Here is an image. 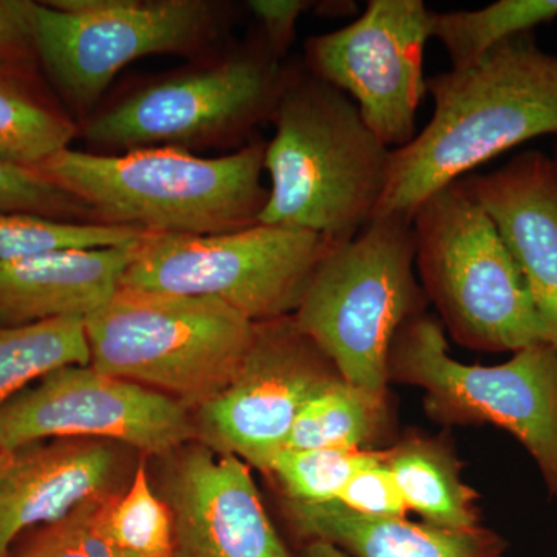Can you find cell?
<instances>
[{"mask_svg": "<svg viewBox=\"0 0 557 557\" xmlns=\"http://www.w3.org/2000/svg\"><path fill=\"white\" fill-rule=\"evenodd\" d=\"M226 7L209 0H112L89 14L36 3V57L73 112L87 116L131 62L197 57L220 38Z\"/></svg>", "mask_w": 557, "mask_h": 557, "instance_id": "obj_10", "label": "cell"}, {"mask_svg": "<svg viewBox=\"0 0 557 557\" xmlns=\"http://www.w3.org/2000/svg\"><path fill=\"white\" fill-rule=\"evenodd\" d=\"M298 557H348L346 553L324 544V542H310V544L300 545Z\"/></svg>", "mask_w": 557, "mask_h": 557, "instance_id": "obj_32", "label": "cell"}, {"mask_svg": "<svg viewBox=\"0 0 557 557\" xmlns=\"http://www.w3.org/2000/svg\"><path fill=\"white\" fill-rule=\"evenodd\" d=\"M265 150L260 139L215 159L174 148L121 153L67 148L36 170L89 208L97 223L207 236L258 225L270 194L262 185Z\"/></svg>", "mask_w": 557, "mask_h": 557, "instance_id": "obj_3", "label": "cell"}, {"mask_svg": "<svg viewBox=\"0 0 557 557\" xmlns=\"http://www.w3.org/2000/svg\"><path fill=\"white\" fill-rule=\"evenodd\" d=\"M149 233L95 222H65L33 214L0 212V260L32 258L65 249L126 248Z\"/></svg>", "mask_w": 557, "mask_h": 557, "instance_id": "obj_25", "label": "cell"}, {"mask_svg": "<svg viewBox=\"0 0 557 557\" xmlns=\"http://www.w3.org/2000/svg\"><path fill=\"white\" fill-rule=\"evenodd\" d=\"M248 10L260 24V38L277 61L287 54L296 36L300 14L311 7L307 0H249Z\"/></svg>", "mask_w": 557, "mask_h": 557, "instance_id": "obj_31", "label": "cell"}, {"mask_svg": "<svg viewBox=\"0 0 557 557\" xmlns=\"http://www.w3.org/2000/svg\"><path fill=\"white\" fill-rule=\"evenodd\" d=\"M336 502L368 518H406L409 511L383 457L357 472Z\"/></svg>", "mask_w": 557, "mask_h": 557, "instance_id": "obj_29", "label": "cell"}, {"mask_svg": "<svg viewBox=\"0 0 557 557\" xmlns=\"http://www.w3.org/2000/svg\"><path fill=\"white\" fill-rule=\"evenodd\" d=\"M518 262L557 350V161L527 150L490 174L463 177Z\"/></svg>", "mask_w": 557, "mask_h": 557, "instance_id": "obj_16", "label": "cell"}, {"mask_svg": "<svg viewBox=\"0 0 557 557\" xmlns=\"http://www.w3.org/2000/svg\"><path fill=\"white\" fill-rule=\"evenodd\" d=\"M90 525L119 557H175L174 519L152 485L148 457L123 493L95 504Z\"/></svg>", "mask_w": 557, "mask_h": 557, "instance_id": "obj_22", "label": "cell"}, {"mask_svg": "<svg viewBox=\"0 0 557 557\" xmlns=\"http://www.w3.org/2000/svg\"><path fill=\"white\" fill-rule=\"evenodd\" d=\"M332 247L309 231L258 225L233 233L152 234L120 287L222 300L252 322L293 317Z\"/></svg>", "mask_w": 557, "mask_h": 557, "instance_id": "obj_9", "label": "cell"}, {"mask_svg": "<svg viewBox=\"0 0 557 557\" xmlns=\"http://www.w3.org/2000/svg\"><path fill=\"white\" fill-rule=\"evenodd\" d=\"M139 245L0 260V327L86 319L120 288Z\"/></svg>", "mask_w": 557, "mask_h": 557, "instance_id": "obj_17", "label": "cell"}, {"mask_svg": "<svg viewBox=\"0 0 557 557\" xmlns=\"http://www.w3.org/2000/svg\"><path fill=\"white\" fill-rule=\"evenodd\" d=\"M50 438L121 443L159 458L196 442L193 410L177 399L91 366L54 370L0 409V450Z\"/></svg>", "mask_w": 557, "mask_h": 557, "instance_id": "obj_12", "label": "cell"}, {"mask_svg": "<svg viewBox=\"0 0 557 557\" xmlns=\"http://www.w3.org/2000/svg\"><path fill=\"white\" fill-rule=\"evenodd\" d=\"M67 110L36 86L27 67L0 61V160L36 168L78 135Z\"/></svg>", "mask_w": 557, "mask_h": 557, "instance_id": "obj_20", "label": "cell"}, {"mask_svg": "<svg viewBox=\"0 0 557 557\" xmlns=\"http://www.w3.org/2000/svg\"><path fill=\"white\" fill-rule=\"evenodd\" d=\"M387 424V394L341 379L304 406L285 449L375 450Z\"/></svg>", "mask_w": 557, "mask_h": 557, "instance_id": "obj_21", "label": "cell"}, {"mask_svg": "<svg viewBox=\"0 0 557 557\" xmlns=\"http://www.w3.org/2000/svg\"><path fill=\"white\" fill-rule=\"evenodd\" d=\"M150 480L174 519L175 557H292L240 458L190 442L156 458Z\"/></svg>", "mask_w": 557, "mask_h": 557, "instance_id": "obj_14", "label": "cell"}, {"mask_svg": "<svg viewBox=\"0 0 557 557\" xmlns=\"http://www.w3.org/2000/svg\"><path fill=\"white\" fill-rule=\"evenodd\" d=\"M0 212L42 215L65 222H95L89 208L58 188L42 172L2 160Z\"/></svg>", "mask_w": 557, "mask_h": 557, "instance_id": "obj_27", "label": "cell"}, {"mask_svg": "<svg viewBox=\"0 0 557 557\" xmlns=\"http://www.w3.org/2000/svg\"><path fill=\"white\" fill-rule=\"evenodd\" d=\"M413 267L412 220L387 215L332 245L314 270L293 318L348 383L387 394L392 343L426 309Z\"/></svg>", "mask_w": 557, "mask_h": 557, "instance_id": "obj_6", "label": "cell"}, {"mask_svg": "<svg viewBox=\"0 0 557 557\" xmlns=\"http://www.w3.org/2000/svg\"><path fill=\"white\" fill-rule=\"evenodd\" d=\"M285 67L260 38L194 67L149 81L84 121L83 137L109 153L236 143L273 119Z\"/></svg>", "mask_w": 557, "mask_h": 557, "instance_id": "obj_7", "label": "cell"}, {"mask_svg": "<svg viewBox=\"0 0 557 557\" xmlns=\"http://www.w3.org/2000/svg\"><path fill=\"white\" fill-rule=\"evenodd\" d=\"M84 318L0 327V409L28 384L67 366H89Z\"/></svg>", "mask_w": 557, "mask_h": 557, "instance_id": "obj_23", "label": "cell"}, {"mask_svg": "<svg viewBox=\"0 0 557 557\" xmlns=\"http://www.w3.org/2000/svg\"><path fill=\"white\" fill-rule=\"evenodd\" d=\"M97 502L83 505L60 522L40 527L11 557H119L91 530Z\"/></svg>", "mask_w": 557, "mask_h": 557, "instance_id": "obj_28", "label": "cell"}, {"mask_svg": "<svg viewBox=\"0 0 557 557\" xmlns=\"http://www.w3.org/2000/svg\"><path fill=\"white\" fill-rule=\"evenodd\" d=\"M143 456L98 438H50L7 456L0 467V557L21 533L60 522L83 505L123 493Z\"/></svg>", "mask_w": 557, "mask_h": 557, "instance_id": "obj_15", "label": "cell"}, {"mask_svg": "<svg viewBox=\"0 0 557 557\" xmlns=\"http://www.w3.org/2000/svg\"><path fill=\"white\" fill-rule=\"evenodd\" d=\"M412 226L421 287L458 344L512 354L549 344L518 262L463 178L421 201Z\"/></svg>", "mask_w": 557, "mask_h": 557, "instance_id": "obj_5", "label": "cell"}, {"mask_svg": "<svg viewBox=\"0 0 557 557\" xmlns=\"http://www.w3.org/2000/svg\"><path fill=\"white\" fill-rule=\"evenodd\" d=\"M289 533L300 545L324 542L348 557H502L504 539L482 525L449 530L406 518H368L341 505L282 498Z\"/></svg>", "mask_w": 557, "mask_h": 557, "instance_id": "obj_18", "label": "cell"}, {"mask_svg": "<svg viewBox=\"0 0 557 557\" xmlns=\"http://www.w3.org/2000/svg\"><path fill=\"white\" fill-rule=\"evenodd\" d=\"M5 460H7L5 454H3L2 450H0V467H2L3 463H5Z\"/></svg>", "mask_w": 557, "mask_h": 557, "instance_id": "obj_33", "label": "cell"}, {"mask_svg": "<svg viewBox=\"0 0 557 557\" xmlns=\"http://www.w3.org/2000/svg\"><path fill=\"white\" fill-rule=\"evenodd\" d=\"M555 160L557 161V146H556V149H555Z\"/></svg>", "mask_w": 557, "mask_h": 557, "instance_id": "obj_34", "label": "cell"}, {"mask_svg": "<svg viewBox=\"0 0 557 557\" xmlns=\"http://www.w3.org/2000/svg\"><path fill=\"white\" fill-rule=\"evenodd\" d=\"M84 321L91 368L190 410L230 386L256 330L222 300L129 287L116 289Z\"/></svg>", "mask_w": 557, "mask_h": 557, "instance_id": "obj_4", "label": "cell"}, {"mask_svg": "<svg viewBox=\"0 0 557 557\" xmlns=\"http://www.w3.org/2000/svg\"><path fill=\"white\" fill-rule=\"evenodd\" d=\"M556 17L557 0H498L480 10L432 11L431 36L448 51L453 69H463L494 47Z\"/></svg>", "mask_w": 557, "mask_h": 557, "instance_id": "obj_24", "label": "cell"}, {"mask_svg": "<svg viewBox=\"0 0 557 557\" xmlns=\"http://www.w3.org/2000/svg\"><path fill=\"white\" fill-rule=\"evenodd\" d=\"M426 83L434 113L409 145L391 150L372 220H412L435 190L530 139L557 135V57L542 50L533 33Z\"/></svg>", "mask_w": 557, "mask_h": 557, "instance_id": "obj_1", "label": "cell"}, {"mask_svg": "<svg viewBox=\"0 0 557 557\" xmlns=\"http://www.w3.org/2000/svg\"><path fill=\"white\" fill-rule=\"evenodd\" d=\"M431 16L423 0H370L347 27L306 42V67L350 95L387 149L405 148L417 135Z\"/></svg>", "mask_w": 557, "mask_h": 557, "instance_id": "obj_13", "label": "cell"}, {"mask_svg": "<svg viewBox=\"0 0 557 557\" xmlns=\"http://www.w3.org/2000/svg\"><path fill=\"white\" fill-rule=\"evenodd\" d=\"M406 507L429 525L449 530L480 527L478 494L460 478V463L446 443L408 437L381 450Z\"/></svg>", "mask_w": 557, "mask_h": 557, "instance_id": "obj_19", "label": "cell"}, {"mask_svg": "<svg viewBox=\"0 0 557 557\" xmlns=\"http://www.w3.org/2000/svg\"><path fill=\"white\" fill-rule=\"evenodd\" d=\"M341 379L295 318L256 322L251 347L230 386L193 410L196 442L269 474L300 410Z\"/></svg>", "mask_w": 557, "mask_h": 557, "instance_id": "obj_11", "label": "cell"}, {"mask_svg": "<svg viewBox=\"0 0 557 557\" xmlns=\"http://www.w3.org/2000/svg\"><path fill=\"white\" fill-rule=\"evenodd\" d=\"M388 380L426 391L424 409L445 424L490 423L509 432L534 458L557 496V350L539 344L497 366L450 358L445 330L426 313L398 330Z\"/></svg>", "mask_w": 557, "mask_h": 557, "instance_id": "obj_8", "label": "cell"}, {"mask_svg": "<svg viewBox=\"0 0 557 557\" xmlns=\"http://www.w3.org/2000/svg\"><path fill=\"white\" fill-rule=\"evenodd\" d=\"M30 0H0V61L27 67L36 57L35 13Z\"/></svg>", "mask_w": 557, "mask_h": 557, "instance_id": "obj_30", "label": "cell"}, {"mask_svg": "<svg viewBox=\"0 0 557 557\" xmlns=\"http://www.w3.org/2000/svg\"><path fill=\"white\" fill-rule=\"evenodd\" d=\"M267 143L269 201L260 225L309 231L330 245L354 240L369 225L387 185L391 150L344 91L306 64L285 67Z\"/></svg>", "mask_w": 557, "mask_h": 557, "instance_id": "obj_2", "label": "cell"}, {"mask_svg": "<svg viewBox=\"0 0 557 557\" xmlns=\"http://www.w3.org/2000/svg\"><path fill=\"white\" fill-rule=\"evenodd\" d=\"M380 457L381 450L284 449L267 475L276 480L285 500L329 504L338 500L354 475Z\"/></svg>", "mask_w": 557, "mask_h": 557, "instance_id": "obj_26", "label": "cell"}]
</instances>
